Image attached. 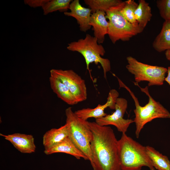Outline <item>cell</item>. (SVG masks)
<instances>
[{
  "instance_id": "6da1fadb",
  "label": "cell",
  "mask_w": 170,
  "mask_h": 170,
  "mask_svg": "<svg viewBox=\"0 0 170 170\" xmlns=\"http://www.w3.org/2000/svg\"><path fill=\"white\" fill-rule=\"evenodd\" d=\"M93 138L90 143L94 170H122L118 151V140L113 130L89 122Z\"/></svg>"
},
{
  "instance_id": "7a4b0ae2",
  "label": "cell",
  "mask_w": 170,
  "mask_h": 170,
  "mask_svg": "<svg viewBox=\"0 0 170 170\" xmlns=\"http://www.w3.org/2000/svg\"><path fill=\"white\" fill-rule=\"evenodd\" d=\"M118 155L122 170H141L144 166L155 170L144 146L122 133L118 140Z\"/></svg>"
},
{
  "instance_id": "3957f363",
  "label": "cell",
  "mask_w": 170,
  "mask_h": 170,
  "mask_svg": "<svg viewBox=\"0 0 170 170\" xmlns=\"http://www.w3.org/2000/svg\"><path fill=\"white\" fill-rule=\"evenodd\" d=\"M120 87L124 88L129 92L134 102L135 109L134 110L135 117L134 119L136 125L135 134L138 138L141 130L148 122L157 118H170V113L159 102L156 101L150 95L148 87H141L138 83L134 82L141 91L148 96V103L144 106H141L137 97L130 88L127 86L117 77Z\"/></svg>"
},
{
  "instance_id": "277c9868",
  "label": "cell",
  "mask_w": 170,
  "mask_h": 170,
  "mask_svg": "<svg viewBox=\"0 0 170 170\" xmlns=\"http://www.w3.org/2000/svg\"><path fill=\"white\" fill-rule=\"evenodd\" d=\"M68 137L76 146L88 158L93 166L90 145L93 134L88 122L79 117L71 107L65 110Z\"/></svg>"
},
{
  "instance_id": "5b68a950",
  "label": "cell",
  "mask_w": 170,
  "mask_h": 170,
  "mask_svg": "<svg viewBox=\"0 0 170 170\" xmlns=\"http://www.w3.org/2000/svg\"><path fill=\"white\" fill-rule=\"evenodd\" d=\"M67 48L77 52L83 56L87 70H89L90 63H94L96 65L100 63L103 69L104 77L106 79V73L111 70L110 62L109 59L101 57L104 55L105 51L103 46L98 42L96 37L87 34L84 38L68 44Z\"/></svg>"
},
{
  "instance_id": "8992f818",
  "label": "cell",
  "mask_w": 170,
  "mask_h": 170,
  "mask_svg": "<svg viewBox=\"0 0 170 170\" xmlns=\"http://www.w3.org/2000/svg\"><path fill=\"white\" fill-rule=\"evenodd\" d=\"M124 4V1H123L105 12L106 17L109 20L108 34L114 44L119 40L128 41L144 29L139 25L131 24L122 15L120 11Z\"/></svg>"
},
{
  "instance_id": "52a82bcc",
  "label": "cell",
  "mask_w": 170,
  "mask_h": 170,
  "mask_svg": "<svg viewBox=\"0 0 170 170\" xmlns=\"http://www.w3.org/2000/svg\"><path fill=\"white\" fill-rule=\"evenodd\" d=\"M128 64L126 68L134 75L136 82H148V87L162 85L165 81L167 69L163 67L150 65L138 61L134 58L127 57Z\"/></svg>"
},
{
  "instance_id": "ba28073f",
  "label": "cell",
  "mask_w": 170,
  "mask_h": 170,
  "mask_svg": "<svg viewBox=\"0 0 170 170\" xmlns=\"http://www.w3.org/2000/svg\"><path fill=\"white\" fill-rule=\"evenodd\" d=\"M50 76L59 79L69 88L78 103L87 99L85 81L73 70L52 69L50 71Z\"/></svg>"
},
{
  "instance_id": "9c48e42d",
  "label": "cell",
  "mask_w": 170,
  "mask_h": 170,
  "mask_svg": "<svg viewBox=\"0 0 170 170\" xmlns=\"http://www.w3.org/2000/svg\"><path fill=\"white\" fill-rule=\"evenodd\" d=\"M128 107V102L123 98L118 97L116 99L115 111L111 114L95 119V122L101 126L113 125L115 126L118 131L126 133L130 125L134 122L131 119H125L124 114Z\"/></svg>"
},
{
  "instance_id": "30bf717a",
  "label": "cell",
  "mask_w": 170,
  "mask_h": 170,
  "mask_svg": "<svg viewBox=\"0 0 170 170\" xmlns=\"http://www.w3.org/2000/svg\"><path fill=\"white\" fill-rule=\"evenodd\" d=\"M119 95L117 90L111 89L108 94L107 101L104 104H99L94 108H83L74 112L79 117L86 121L90 118L96 119L104 117L107 115L104 112L106 108L108 107L111 109H115L116 100Z\"/></svg>"
},
{
  "instance_id": "8fae6325",
  "label": "cell",
  "mask_w": 170,
  "mask_h": 170,
  "mask_svg": "<svg viewBox=\"0 0 170 170\" xmlns=\"http://www.w3.org/2000/svg\"><path fill=\"white\" fill-rule=\"evenodd\" d=\"M69 9L70 12H65L64 14L75 18L82 31L86 32L91 28L90 22L92 12L90 8L82 6L79 0H74L71 3Z\"/></svg>"
},
{
  "instance_id": "7c38bea8",
  "label": "cell",
  "mask_w": 170,
  "mask_h": 170,
  "mask_svg": "<svg viewBox=\"0 0 170 170\" xmlns=\"http://www.w3.org/2000/svg\"><path fill=\"white\" fill-rule=\"evenodd\" d=\"M0 135L9 141L18 151L23 153H31L35 152L36 146L34 139L31 135L21 133Z\"/></svg>"
},
{
  "instance_id": "4fadbf2b",
  "label": "cell",
  "mask_w": 170,
  "mask_h": 170,
  "mask_svg": "<svg viewBox=\"0 0 170 170\" xmlns=\"http://www.w3.org/2000/svg\"><path fill=\"white\" fill-rule=\"evenodd\" d=\"M106 19V13L103 11H97L91 15L90 24L99 44L103 42L105 35L108 34L109 23Z\"/></svg>"
},
{
  "instance_id": "5bb4252c",
  "label": "cell",
  "mask_w": 170,
  "mask_h": 170,
  "mask_svg": "<svg viewBox=\"0 0 170 170\" xmlns=\"http://www.w3.org/2000/svg\"><path fill=\"white\" fill-rule=\"evenodd\" d=\"M44 152L47 155L64 153L71 155L77 159L82 158L85 160H88V157L76 146L68 137L53 146L44 149Z\"/></svg>"
},
{
  "instance_id": "9a60e30c",
  "label": "cell",
  "mask_w": 170,
  "mask_h": 170,
  "mask_svg": "<svg viewBox=\"0 0 170 170\" xmlns=\"http://www.w3.org/2000/svg\"><path fill=\"white\" fill-rule=\"evenodd\" d=\"M49 81L51 89L59 98L69 105L78 103L69 88L60 80L50 76Z\"/></svg>"
},
{
  "instance_id": "2e32d148",
  "label": "cell",
  "mask_w": 170,
  "mask_h": 170,
  "mask_svg": "<svg viewBox=\"0 0 170 170\" xmlns=\"http://www.w3.org/2000/svg\"><path fill=\"white\" fill-rule=\"evenodd\" d=\"M68 137L66 124L60 127L53 128L46 132L43 137V144L45 149L49 148Z\"/></svg>"
},
{
  "instance_id": "e0dca14e",
  "label": "cell",
  "mask_w": 170,
  "mask_h": 170,
  "mask_svg": "<svg viewBox=\"0 0 170 170\" xmlns=\"http://www.w3.org/2000/svg\"><path fill=\"white\" fill-rule=\"evenodd\" d=\"M152 46L159 52L170 49V20H165L163 22L162 30L154 41Z\"/></svg>"
},
{
  "instance_id": "ac0fdd59",
  "label": "cell",
  "mask_w": 170,
  "mask_h": 170,
  "mask_svg": "<svg viewBox=\"0 0 170 170\" xmlns=\"http://www.w3.org/2000/svg\"><path fill=\"white\" fill-rule=\"evenodd\" d=\"M147 154L154 167L158 170H170V161L168 157L149 146H145Z\"/></svg>"
},
{
  "instance_id": "d6986e66",
  "label": "cell",
  "mask_w": 170,
  "mask_h": 170,
  "mask_svg": "<svg viewBox=\"0 0 170 170\" xmlns=\"http://www.w3.org/2000/svg\"><path fill=\"white\" fill-rule=\"evenodd\" d=\"M135 17L138 24L144 28L152 16L151 8L144 0H139L134 13Z\"/></svg>"
},
{
  "instance_id": "ffe728a7",
  "label": "cell",
  "mask_w": 170,
  "mask_h": 170,
  "mask_svg": "<svg viewBox=\"0 0 170 170\" xmlns=\"http://www.w3.org/2000/svg\"><path fill=\"white\" fill-rule=\"evenodd\" d=\"M120 0H85L84 2L92 10V13L97 11L105 12L111 7L122 3Z\"/></svg>"
},
{
  "instance_id": "44dd1931",
  "label": "cell",
  "mask_w": 170,
  "mask_h": 170,
  "mask_svg": "<svg viewBox=\"0 0 170 170\" xmlns=\"http://www.w3.org/2000/svg\"><path fill=\"white\" fill-rule=\"evenodd\" d=\"M71 0H48L42 7L43 14H48L59 11L60 12L67 11L70 8Z\"/></svg>"
},
{
  "instance_id": "7402d4cb",
  "label": "cell",
  "mask_w": 170,
  "mask_h": 170,
  "mask_svg": "<svg viewBox=\"0 0 170 170\" xmlns=\"http://www.w3.org/2000/svg\"><path fill=\"white\" fill-rule=\"evenodd\" d=\"M138 5V3L134 0L126 1L120 11L122 15L129 22L134 25H139L134 15L135 11Z\"/></svg>"
},
{
  "instance_id": "603a6c76",
  "label": "cell",
  "mask_w": 170,
  "mask_h": 170,
  "mask_svg": "<svg viewBox=\"0 0 170 170\" xmlns=\"http://www.w3.org/2000/svg\"><path fill=\"white\" fill-rule=\"evenodd\" d=\"M156 3L161 17L165 21L170 20V0H157Z\"/></svg>"
},
{
  "instance_id": "cb8c5ba5",
  "label": "cell",
  "mask_w": 170,
  "mask_h": 170,
  "mask_svg": "<svg viewBox=\"0 0 170 170\" xmlns=\"http://www.w3.org/2000/svg\"><path fill=\"white\" fill-rule=\"evenodd\" d=\"M48 0H25L24 3L31 7H42Z\"/></svg>"
},
{
  "instance_id": "d4e9b609",
  "label": "cell",
  "mask_w": 170,
  "mask_h": 170,
  "mask_svg": "<svg viewBox=\"0 0 170 170\" xmlns=\"http://www.w3.org/2000/svg\"><path fill=\"white\" fill-rule=\"evenodd\" d=\"M167 75L166 77H165V81H166L170 86V66L168 67L167 69Z\"/></svg>"
},
{
  "instance_id": "484cf974",
  "label": "cell",
  "mask_w": 170,
  "mask_h": 170,
  "mask_svg": "<svg viewBox=\"0 0 170 170\" xmlns=\"http://www.w3.org/2000/svg\"><path fill=\"white\" fill-rule=\"evenodd\" d=\"M165 54L167 59L170 61V49L166 51Z\"/></svg>"
}]
</instances>
